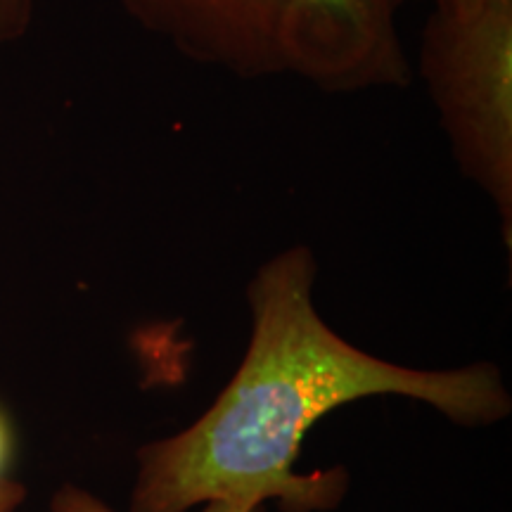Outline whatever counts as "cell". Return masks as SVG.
Here are the masks:
<instances>
[{
    "label": "cell",
    "mask_w": 512,
    "mask_h": 512,
    "mask_svg": "<svg viewBox=\"0 0 512 512\" xmlns=\"http://www.w3.org/2000/svg\"><path fill=\"white\" fill-rule=\"evenodd\" d=\"M27 498V489L10 477H0V512H17Z\"/></svg>",
    "instance_id": "8992f818"
},
{
    "label": "cell",
    "mask_w": 512,
    "mask_h": 512,
    "mask_svg": "<svg viewBox=\"0 0 512 512\" xmlns=\"http://www.w3.org/2000/svg\"><path fill=\"white\" fill-rule=\"evenodd\" d=\"M316 256L287 247L247 287L252 337L238 373L200 418L138 451L131 512H188L209 501L330 512L349 491L344 467L299 475L302 441L330 411L399 394L465 427L501 422L512 399L494 363L403 368L339 337L313 302Z\"/></svg>",
    "instance_id": "6da1fadb"
},
{
    "label": "cell",
    "mask_w": 512,
    "mask_h": 512,
    "mask_svg": "<svg viewBox=\"0 0 512 512\" xmlns=\"http://www.w3.org/2000/svg\"><path fill=\"white\" fill-rule=\"evenodd\" d=\"M12 458V430L5 413L0 411V477H5V467Z\"/></svg>",
    "instance_id": "52a82bcc"
},
{
    "label": "cell",
    "mask_w": 512,
    "mask_h": 512,
    "mask_svg": "<svg viewBox=\"0 0 512 512\" xmlns=\"http://www.w3.org/2000/svg\"><path fill=\"white\" fill-rule=\"evenodd\" d=\"M185 60L238 79H287L332 95L411 83L408 0H117Z\"/></svg>",
    "instance_id": "7a4b0ae2"
},
{
    "label": "cell",
    "mask_w": 512,
    "mask_h": 512,
    "mask_svg": "<svg viewBox=\"0 0 512 512\" xmlns=\"http://www.w3.org/2000/svg\"><path fill=\"white\" fill-rule=\"evenodd\" d=\"M50 512H117L91 491L74 484H64L50 501ZM200 512H266V505L249 501H209Z\"/></svg>",
    "instance_id": "277c9868"
},
{
    "label": "cell",
    "mask_w": 512,
    "mask_h": 512,
    "mask_svg": "<svg viewBox=\"0 0 512 512\" xmlns=\"http://www.w3.org/2000/svg\"><path fill=\"white\" fill-rule=\"evenodd\" d=\"M427 3H432V0H427Z\"/></svg>",
    "instance_id": "ba28073f"
},
{
    "label": "cell",
    "mask_w": 512,
    "mask_h": 512,
    "mask_svg": "<svg viewBox=\"0 0 512 512\" xmlns=\"http://www.w3.org/2000/svg\"><path fill=\"white\" fill-rule=\"evenodd\" d=\"M36 0H0V46H12L29 34Z\"/></svg>",
    "instance_id": "5b68a950"
},
{
    "label": "cell",
    "mask_w": 512,
    "mask_h": 512,
    "mask_svg": "<svg viewBox=\"0 0 512 512\" xmlns=\"http://www.w3.org/2000/svg\"><path fill=\"white\" fill-rule=\"evenodd\" d=\"M418 69L458 169L512 233V0H432Z\"/></svg>",
    "instance_id": "3957f363"
}]
</instances>
